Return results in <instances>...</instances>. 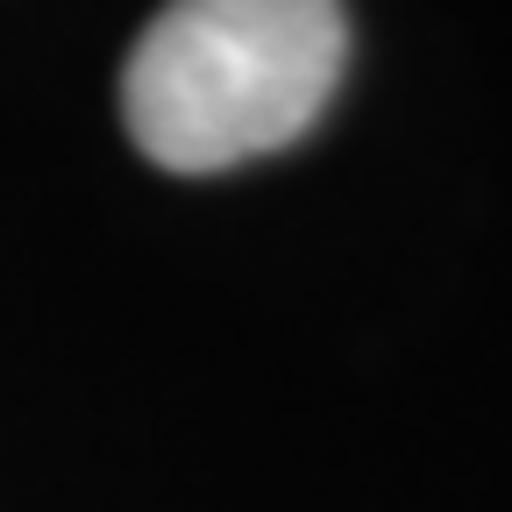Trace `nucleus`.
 I'll return each instance as SVG.
<instances>
[{
  "label": "nucleus",
  "instance_id": "nucleus-1",
  "mask_svg": "<svg viewBox=\"0 0 512 512\" xmlns=\"http://www.w3.org/2000/svg\"><path fill=\"white\" fill-rule=\"evenodd\" d=\"M342 64V0H171L128 50L121 114L150 164L228 171L299 143Z\"/></svg>",
  "mask_w": 512,
  "mask_h": 512
}]
</instances>
